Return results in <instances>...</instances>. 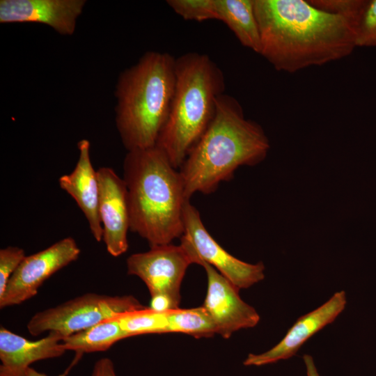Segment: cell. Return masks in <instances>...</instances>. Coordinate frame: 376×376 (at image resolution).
Wrapping results in <instances>:
<instances>
[{"label":"cell","mask_w":376,"mask_h":376,"mask_svg":"<svg viewBox=\"0 0 376 376\" xmlns=\"http://www.w3.org/2000/svg\"><path fill=\"white\" fill-rule=\"evenodd\" d=\"M259 54L277 71L294 73L350 55L357 47L349 19L308 1L253 0Z\"/></svg>","instance_id":"obj_1"},{"label":"cell","mask_w":376,"mask_h":376,"mask_svg":"<svg viewBox=\"0 0 376 376\" xmlns=\"http://www.w3.org/2000/svg\"><path fill=\"white\" fill-rule=\"evenodd\" d=\"M269 147L263 129L245 118L239 101L219 95L210 124L178 169L185 198L197 192L212 194L221 182L232 179L238 167L262 162Z\"/></svg>","instance_id":"obj_2"},{"label":"cell","mask_w":376,"mask_h":376,"mask_svg":"<svg viewBox=\"0 0 376 376\" xmlns=\"http://www.w3.org/2000/svg\"><path fill=\"white\" fill-rule=\"evenodd\" d=\"M130 230L150 247L171 244L183 234L184 187L179 170L156 146L127 151L123 162Z\"/></svg>","instance_id":"obj_3"},{"label":"cell","mask_w":376,"mask_h":376,"mask_svg":"<svg viewBox=\"0 0 376 376\" xmlns=\"http://www.w3.org/2000/svg\"><path fill=\"white\" fill-rule=\"evenodd\" d=\"M175 58L167 52H147L119 75L115 119L127 151L156 146L174 93Z\"/></svg>","instance_id":"obj_4"},{"label":"cell","mask_w":376,"mask_h":376,"mask_svg":"<svg viewBox=\"0 0 376 376\" xmlns=\"http://www.w3.org/2000/svg\"><path fill=\"white\" fill-rule=\"evenodd\" d=\"M225 87L222 70L208 55L187 52L175 58L174 93L156 146L176 169L210 124Z\"/></svg>","instance_id":"obj_5"},{"label":"cell","mask_w":376,"mask_h":376,"mask_svg":"<svg viewBox=\"0 0 376 376\" xmlns=\"http://www.w3.org/2000/svg\"><path fill=\"white\" fill-rule=\"evenodd\" d=\"M146 308L132 295L86 293L36 313L26 327L33 336L55 332L65 338L117 315Z\"/></svg>","instance_id":"obj_6"},{"label":"cell","mask_w":376,"mask_h":376,"mask_svg":"<svg viewBox=\"0 0 376 376\" xmlns=\"http://www.w3.org/2000/svg\"><path fill=\"white\" fill-rule=\"evenodd\" d=\"M184 231L180 245L192 263H207L230 281L239 290L246 289L265 278L262 262L250 264L240 260L221 247L202 222L198 210L187 200L183 210Z\"/></svg>","instance_id":"obj_7"},{"label":"cell","mask_w":376,"mask_h":376,"mask_svg":"<svg viewBox=\"0 0 376 376\" xmlns=\"http://www.w3.org/2000/svg\"><path fill=\"white\" fill-rule=\"evenodd\" d=\"M80 253L75 240L67 237L42 251L26 256L0 297V308L21 304L36 295L46 280L77 260Z\"/></svg>","instance_id":"obj_8"},{"label":"cell","mask_w":376,"mask_h":376,"mask_svg":"<svg viewBox=\"0 0 376 376\" xmlns=\"http://www.w3.org/2000/svg\"><path fill=\"white\" fill-rule=\"evenodd\" d=\"M191 264L192 261L186 250L180 244L172 243L132 254L126 261L127 274L140 278L150 296L166 294L178 304L182 281Z\"/></svg>","instance_id":"obj_9"},{"label":"cell","mask_w":376,"mask_h":376,"mask_svg":"<svg viewBox=\"0 0 376 376\" xmlns=\"http://www.w3.org/2000/svg\"><path fill=\"white\" fill-rule=\"evenodd\" d=\"M201 266L207 278L202 306L213 321L217 334L228 339L235 331L256 326L260 315L241 299L239 290L211 265L204 263Z\"/></svg>","instance_id":"obj_10"},{"label":"cell","mask_w":376,"mask_h":376,"mask_svg":"<svg viewBox=\"0 0 376 376\" xmlns=\"http://www.w3.org/2000/svg\"><path fill=\"white\" fill-rule=\"evenodd\" d=\"M97 171L100 183L99 214L107 252L113 257L128 249L130 210L127 187L123 178L107 166Z\"/></svg>","instance_id":"obj_11"},{"label":"cell","mask_w":376,"mask_h":376,"mask_svg":"<svg viewBox=\"0 0 376 376\" xmlns=\"http://www.w3.org/2000/svg\"><path fill=\"white\" fill-rule=\"evenodd\" d=\"M346 304L345 292H336L318 308L299 317L272 348L259 354H249L243 364L261 366L291 358L310 338L332 323L343 311Z\"/></svg>","instance_id":"obj_12"},{"label":"cell","mask_w":376,"mask_h":376,"mask_svg":"<svg viewBox=\"0 0 376 376\" xmlns=\"http://www.w3.org/2000/svg\"><path fill=\"white\" fill-rule=\"evenodd\" d=\"M85 0H1L0 22L39 23L62 36H72Z\"/></svg>","instance_id":"obj_13"},{"label":"cell","mask_w":376,"mask_h":376,"mask_svg":"<svg viewBox=\"0 0 376 376\" xmlns=\"http://www.w3.org/2000/svg\"><path fill=\"white\" fill-rule=\"evenodd\" d=\"M90 141L81 139L77 143L79 157L69 174L61 175L58 184L77 203L84 213L94 239L102 241L103 230L99 214L100 183L90 156Z\"/></svg>","instance_id":"obj_14"},{"label":"cell","mask_w":376,"mask_h":376,"mask_svg":"<svg viewBox=\"0 0 376 376\" xmlns=\"http://www.w3.org/2000/svg\"><path fill=\"white\" fill-rule=\"evenodd\" d=\"M64 336L49 332L44 338L30 340L1 327L0 376H18L38 361L61 357L65 352Z\"/></svg>","instance_id":"obj_15"},{"label":"cell","mask_w":376,"mask_h":376,"mask_svg":"<svg viewBox=\"0 0 376 376\" xmlns=\"http://www.w3.org/2000/svg\"><path fill=\"white\" fill-rule=\"evenodd\" d=\"M216 19L223 22L239 42L256 53L260 50V38L253 0H215Z\"/></svg>","instance_id":"obj_16"},{"label":"cell","mask_w":376,"mask_h":376,"mask_svg":"<svg viewBox=\"0 0 376 376\" xmlns=\"http://www.w3.org/2000/svg\"><path fill=\"white\" fill-rule=\"evenodd\" d=\"M127 338H129L127 334L114 316L65 337L62 343L66 351L84 354L106 351L116 342Z\"/></svg>","instance_id":"obj_17"},{"label":"cell","mask_w":376,"mask_h":376,"mask_svg":"<svg viewBox=\"0 0 376 376\" xmlns=\"http://www.w3.org/2000/svg\"><path fill=\"white\" fill-rule=\"evenodd\" d=\"M167 333H182L196 338L211 337L217 334L209 314L201 306L191 308H176L167 312Z\"/></svg>","instance_id":"obj_18"},{"label":"cell","mask_w":376,"mask_h":376,"mask_svg":"<svg viewBox=\"0 0 376 376\" xmlns=\"http://www.w3.org/2000/svg\"><path fill=\"white\" fill-rule=\"evenodd\" d=\"M167 312L155 311L149 307L116 315L128 337L150 334H166Z\"/></svg>","instance_id":"obj_19"},{"label":"cell","mask_w":376,"mask_h":376,"mask_svg":"<svg viewBox=\"0 0 376 376\" xmlns=\"http://www.w3.org/2000/svg\"><path fill=\"white\" fill-rule=\"evenodd\" d=\"M166 3L185 20L216 19L215 0H168Z\"/></svg>","instance_id":"obj_20"},{"label":"cell","mask_w":376,"mask_h":376,"mask_svg":"<svg viewBox=\"0 0 376 376\" xmlns=\"http://www.w3.org/2000/svg\"><path fill=\"white\" fill-rule=\"evenodd\" d=\"M357 47H376V0H365L355 26Z\"/></svg>","instance_id":"obj_21"},{"label":"cell","mask_w":376,"mask_h":376,"mask_svg":"<svg viewBox=\"0 0 376 376\" xmlns=\"http://www.w3.org/2000/svg\"><path fill=\"white\" fill-rule=\"evenodd\" d=\"M315 7L323 10L340 15L356 26L365 3V0H314L308 1Z\"/></svg>","instance_id":"obj_22"},{"label":"cell","mask_w":376,"mask_h":376,"mask_svg":"<svg viewBox=\"0 0 376 376\" xmlns=\"http://www.w3.org/2000/svg\"><path fill=\"white\" fill-rule=\"evenodd\" d=\"M26 257L23 249L9 246L0 249V297L5 292L8 282Z\"/></svg>","instance_id":"obj_23"},{"label":"cell","mask_w":376,"mask_h":376,"mask_svg":"<svg viewBox=\"0 0 376 376\" xmlns=\"http://www.w3.org/2000/svg\"><path fill=\"white\" fill-rule=\"evenodd\" d=\"M179 304L171 296L159 293L151 296L149 308L157 312H166L178 308Z\"/></svg>","instance_id":"obj_24"},{"label":"cell","mask_w":376,"mask_h":376,"mask_svg":"<svg viewBox=\"0 0 376 376\" xmlns=\"http://www.w3.org/2000/svg\"><path fill=\"white\" fill-rule=\"evenodd\" d=\"M91 376H117L113 361L109 358L97 360L93 366Z\"/></svg>","instance_id":"obj_25"},{"label":"cell","mask_w":376,"mask_h":376,"mask_svg":"<svg viewBox=\"0 0 376 376\" xmlns=\"http://www.w3.org/2000/svg\"><path fill=\"white\" fill-rule=\"evenodd\" d=\"M76 355L75 356L73 360L72 361L70 366L63 371L62 373L56 375V376H68L70 372L71 371L72 368L76 366V364L79 362L80 359L81 358L83 354L81 352H75ZM18 376H49L47 375L45 373L38 372L35 369L29 367L24 370Z\"/></svg>","instance_id":"obj_26"},{"label":"cell","mask_w":376,"mask_h":376,"mask_svg":"<svg viewBox=\"0 0 376 376\" xmlns=\"http://www.w3.org/2000/svg\"><path fill=\"white\" fill-rule=\"evenodd\" d=\"M303 360L306 369L307 376H320L315 365L313 358L309 354H304Z\"/></svg>","instance_id":"obj_27"}]
</instances>
